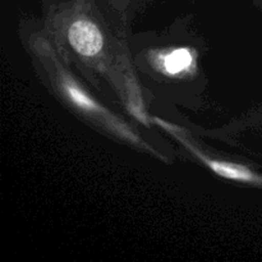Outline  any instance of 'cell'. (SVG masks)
<instances>
[{
	"mask_svg": "<svg viewBox=\"0 0 262 262\" xmlns=\"http://www.w3.org/2000/svg\"><path fill=\"white\" fill-rule=\"evenodd\" d=\"M72 48L82 56H96L104 46V36L95 23L89 19H77L68 30Z\"/></svg>",
	"mask_w": 262,
	"mask_h": 262,
	"instance_id": "6da1fadb",
	"label": "cell"
},
{
	"mask_svg": "<svg viewBox=\"0 0 262 262\" xmlns=\"http://www.w3.org/2000/svg\"><path fill=\"white\" fill-rule=\"evenodd\" d=\"M63 87L66 94L68 95V97L71 99V101L74 105H77L81 109L86 110V112H96L100 107L97 106L96 102L76 83L72 79L66 78L63 81Z\"/></svg>",
	"mask_w": 262,
	"mask_h": 262,
	"instance_id": "277c9868",
	"label": "cell"
},
{
	"mask_svg": "<svg viewBox=\"0 0 262 262\" xmlns=\"http://www.w3.org/2000/svg\"><path fill=\"white\" fill-rule=\"evenodd\" d=\"M192 151L196 152V155L199 156V158L201 159L214 173L223 177V178L232 179V181L237 182H245V183H262V178L256 176V174L253 173V171H251L248 168L238 165V164L227 163V161L214 160V159L206 158V156H204L202 154H200L199 151Z\"/></svg>",
	"mask_w": 262,
	"mask_h": 262,
	"instance_id": "7a4b0ae2",
	"label": "cell"
},
{
	"mask_svg": "<svg viewBox=\"0 0 262 262\" xmlns=\"http://www.w3.org/2000/svg\"><path fill=\"white\" fill-rule=\"evenodd\" d=\"M193 63L191 51L187 49H178L164 56L163 68L169 74H178L191 68Z\"/></svg>",
	"mask_w": 262,
	"mask_h": 262,
	"instance_id": "3957f363",
	"label": "cell"
}]
</instances>
